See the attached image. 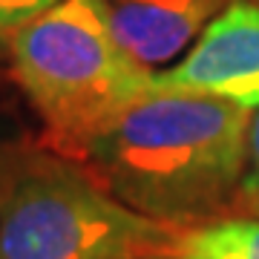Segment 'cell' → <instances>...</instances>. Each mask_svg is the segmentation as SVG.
<instances>
[{
  "mask_svg": "<svg viewBox=\"0 0 259 259\" xmlns=\"http://www.w3.org/2000/svg\"><path fill=\"white\" fill-rule=\"evenodd\" d=\"M248 130V107L216 95L150 90L52 150L78 161L133 210L196 228L242 210Z\"/></svg>",
  "mask_w": 259,
  "mask_h": 259,
  "instance_id": "6da1fadb",
  "label": "cell"
},
{
  "mask_svg": "<svg viewBox=\"0 0 259 259\" xmlns=\"http://www.w3.org/2000/svg\"><path fill=\"white\" fill-rule=\"evenodd\" d=\"M185 231L127 207L44 141L0 147V259L176 256Z\"/></svg>",
  "mask_w": 259,
  "mask_h": 259,
  "instance_id": "7a4b0ae2",
  "label": "cell"
},
{
  "mask_svg": "<svg viewBox=\"0 0 259 259\" xmlns=\"http://www.w3.org/2000/svg\"><path fill=\"white\" fill-rule=\"evenodd\" d=\"M12 75L44 121L49 147L78 139L153 90L147 66L124 52L104 0H61L12 32Z\"/></svg>",
  "mask_w": 259,
  "mask_h": 259,
  "instance_id": "3957f363",
  "label": "cell"
},
{
  "mask_svg": "<svg viewBox=\"0 0 259 259\" xmlns=\"http://www.w3.org/2000/svg\"><path fill=\"white\" fill-rule=\"evenodd\" d=\"M153 90L216 95L259 110V6L228 3L176 66L153 75Z\"/></svg>",
  "mask_w": 259,
  "mask_h": 259,
  "instance_id": "277c9868",
  "label": "cell"
},
{
  "mask_svg": "<svg viewBox=\"0 0 259 259\" xmlns=\"http://www.w3.org/2000/svg\"><path fill=\"white\" fill-rule=\"evenodd\" d=\"M110 29L124 52L150 72L176 61L204 26L222 0H104Z\"/></svg>",
  "mask_w": 259,
  "mask_h": 259,
  "instance_id": "5b68a950",
  "label": "cell"
},
{
  "mask_svg": "<svg viewBox=\"0 0 259 259\" xmlns=\"http://www.w3.org/2000/svg\"><path fill=\"white\" fill-rule=\"evenodd\" d=\"M179 259H259V213L187 228Z\"/></svg>",
  "mask_w": 259,
  "mask_h": 259,
  "instance_id": "8992f818",
  "label": "cell"
},
{
  "mask_svg": "<svg viewBox=\"0 0 259 259\" xmlns=\"http://www.w3.org/2000/svg\"><path fill=\"white\" fill-rule=\"evenodd\" d=\"M242 210L259 213V110L250 115L248 130V167L242 179Z\"/></svg>",
  "mask_w": 259,
  "mask_h": 259,
  "instance_id": "52a82bcc",
  "label": "cell"
},
{
  "mask_svg": "<svg viewBox=\"0 0 259 259\" xmlns=\"http://www.w3.org/2000/svg\"><path fill=\"white\" fill-rule=\"evenodd\" d=\"M58 3L61 0H0V32H15L26 26Z\"/></svg>",
  "mask_w": 259,
  "mask_h": 259,
  "instance_id": "ba28073f",
  "label": "cell"
},
{
  "mask_svg": "<svg viewBox=\"0 0 259 259\" xmlns=\"http://www.w3.org/2000/svg\"><path fill=\"white\" fill-rule=\"evenodd\" d=\"M144 259H179V256H144Z\"/></svg>",
  "mask_w": 259,
  "mask_h": 259,
  "instance_id": "9c48e42d",
  "label": "cell"
}]
</instances>
